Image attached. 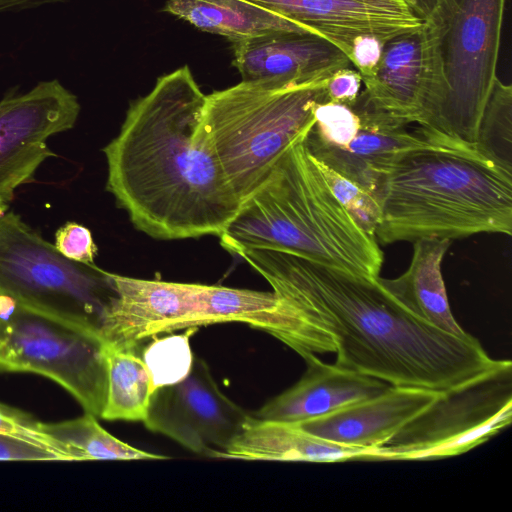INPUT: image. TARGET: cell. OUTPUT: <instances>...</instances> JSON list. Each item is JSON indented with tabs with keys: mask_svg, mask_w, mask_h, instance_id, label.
I'll list each match as a JSON object with an SVG mask.
<instances>
[{
	"mask_svg": "<svg viewBox=\"0 0 512 512\" xmlns=\"http://www.w3.org/2000/svg\"><path fill=\"white\" fill-rule=\"evenodd\" d=\"M352 106L360 117L361 126L346 147H308L319 161L358 183L376 197L380 179L395 158L406 150L427 144L430 137L420 128L410 132L406 126L382 120L356 102Z\"/></svg>",
	"mask_w": 512,
	"mask_h": 512,
	"instance_id": "ac0fdd59",
	"label": "cell"
},
{
	"mask_svg": "<svg viewBox=\"0 0 512 512\" xmlns=\"http://www.w3.org/2000/svg\"><path fill=\"white\" fill-rule=\"evenodd\" d=\"M109 276L115 297L102 333L106 343L135 349L149 337L196 328L204 284Z\"/></svg>",
	"mask_w": 512,
	"mask_h": 512,
	"instance_id": "4fadbf2b",
	"label": "cell"
},
{
	"mask_svg": "<svg viewBox=\"0 0 512 512\" xmlns=\"http://www.w3.org/2000/svg\"><path fill=\"white\" fill-rule=\"evenodd\" d=\"M307 134L284 152L241 204L219 236L220 244L233 255L268 248L377 279L383 252L334 196L307 145Z\"/></svg>",
	"mask_w": 512,
	"mask_h": 512,
	"instance_id": "277c9868",
	"label": "cell"
},
{
	"mask_svg": "<svg viewBox=\"0 0 512 512\" xmlns=\"http://www.w3.org/2000/svg\"><path fill=\"white\" fill-rule=\"evenodd\" d=\"M205 98L187 65L165 74L103 148L107 190L153 238L219 237L241 207L202 126Z\"/></svg>",
	"mask_w": 512,
	"mask_h": 512,
	"instance_id": "7a4b0ae2",
	"label": "cell"
},
{
	"mask_svg": "<svg viewBox=\"0 0 512 512\" xmlns=\"http://www.w3.org/2000/svg\"><path fill=\"white\" fill-rule=\"evenodd\" d=\"M0 461H64L56 451L28 439L0 433Z\"/></svg>",
	"mask_w": 512,
	"mask_h": 512,
	"instance_id": "f1b7e54d",
	"label": "cell"
},
{
	"mask_svg": "<svg viewBox=\"0 0 512 512\" xmlns=\"http://www.w3.org/2000/svg\"><path fill=\"white\" fill-rule=\"evenodd\" d=\"M475 147L512 168V86L498 77L481 116Z\"/></svg>",
	"mask_w": 512,
	"mask_h": 512,
	"instance_id": "cb8c5ba5",
	"label": "cell"
},
{
	"mask_svg": "<svg viewBox=\"0 0 512 512\" xmlns=\"http://www.w3.org/2000/svg\"><path fill=\"white\" fill-rule=\"evenodd\" d=\"M512 421V363L496 360L483 373L442 391L371 459L427 460L463 454Z\"/></svg>",
	"mask_w": 512,
	"mask_h": 512,
	"instance_id": "9c48e42d",
	"label": "cell"
},
{
	"mask_svg": "<svg viewBox=\"0 0 512 512\" xmlns=\"http://www.w3.org/2000/svg\"><path fill=\"white\" fill-rule=\"evenodd\" d=\"M52 449L64 461L163 460L169 457L137 449L111 435L92 414L57 423L39 422Z\"/></svg>",
	"mask_w": 512,
	"mask_h": 512,
	"instance_id": "7402d4cb",
	"label": "cell"
},
{
	"mask_svg": "<svg viewBox=\"0 0 512 512\" xmlns=\"http://www.w3.org/2000/svg\"><path fill=\"white\" fill-rule=\"evenodd\" d=\"M0 371L29 372L62 386L101 417L107 396L105 341L0 296Z\"/></svg>",
	"mask_w": 512,
	"mask_h": 512,
	"instance_id": "ba28073f",
	"label": "cell"
},
{
	"mask_svg": "<svg viewBox=\"0 0 512 512\" xmlns=\"http://www.w3.org/2000/svg\"><path fill=\"white\" fill-rule=\"evenodd\" d=\"M505 0H433L423 15L439 101L428 133L475 146L494 84Z\"/></svg>",
	"mask_w": 512,
	"mask_h": 512,
	"instance_id": "8992f818",
	"label": "cell"
},
{
	"mask_svg": "<svg viewBox=\"0 0 512 512\" xmlns=\"http://www.w3.org/2000/svg\"><path fill=\"white\" fill-rule=\"evenodd\" d=\"M163 11L232 42L277 31L314 33L296 21L249 0H168Z\"/></svg>",
	"mask_w": 512,
	"mask_h": 512,
	"instance_id": "44dd1931",
	"label": "cell"
},
{
	"mask_svg": "<svg viewBox=\"0 0 512 512\" xmlns=\"http://www.w3.org/2000/svg\"><path fill=\"white\" fill-rule=\"evenodd\" d=\"M135 349L105 342L108 387L101 418L109 421H144L155 391L151 376Z\"/></svg>",
	"mask_w": 512,
	"mask_h": 512,
	"instance_id": "603a6c76",
	"label": "cell"
},
{
	"mask_svg": "<svg viewBox=\"0 0 512 512\" xmlns=\"http://www.w3.org/2000/svg\"><path fill=\"white\" fill-rule=\"evenodd\" d=\"M307 369L293 386L267 401L254 417L299 425L385 391L390 384L328 364L315 354L303 357Z\"/></svg>",
	"mask_w": 512,
	"mask_h": 512,
	"instance_id": "e0dca14e",
	"label": "cell"
},
{
	"mask_svg": "<svg viewBox=\"0 0 512 512\" xmlns=\"http://www.w3.org/2000/svg\"><path fill=\"white\" fill-rule=\"evenodd\" d=\"M448 239L424 238L414 241L408 269L399 277L378 282L401 305L419 319L455 336L466 333L452 315L442 276Z\"/></svg>",
	"mask_w": 512,
	"mask_h": 512,
	"instance_id": "ffe728a7",
	"label": "cell"
},
{
	"mask_svg": "<svg viewBox=\"0 0 512 512\" xmlns=\"http://www.w3.org/2000/svg\"><path fill=\"white\" fill-rule=\"evenodd\" d=\"M309 28L349 59L352 42L369 35L388 39L419 29L423 15L415 0H249Z\"/></svg>",
	"mask_w": 512,
	"mask_h": 512,
	"instance_id": "5bb4252c",
	"label": "cell"
},
{
	"mask_svg": "<svg viewBox=\"0 0 512 512\" xmlns=\"http://www.w3.org/2000/svg\"><path fill=\"white\" fill-rule=\"evenodd\" d=\"M429 64L422 26L388 39L375 70L362 79L357 104L391 124L431 131L439 102Z\"/></svg>",
	"mask_w": 512,
	"mask_h": 512,
	"instance_id": "7c38bea8",
	"label": "cell"
},
{
	"mask_svg": "<svg viewBox=\"0 0 512 512\" xmlns=\"http://www.w3.org/2000/svg\"><path fill=\"white\" fill-rule=\"evenodd\" d=\"M270 284L286 320L284 344L302 357L336 353L335 365L390 385L448 390L496 360L472 335L419 319L370 279L268 248L236 253Z\"/></svg>",
	"mask_w": 512,
	"mask_h": 512,
	"instance_id": "6da1fadb",
	"label": "cell"
},
{
	"mask_svg": "<svg viewBox=\"0 0 512 512\" xmlns=\"http://www.w3.org/2000/svg\"><path fill=\"white\" fill-rule=\"evenodd\" d=\"M80 110L77 96L58 79L0 100V200L9 203L16 189L56 156L46 140L73 128Z\"/></svg>",
	"mask_w": 512,
	"mask_h": 512,
	"instance_id": "30bf717a",
	"label": "cell"
},
{
	"mask_svg": "<svg viewBox=\"0 0 512 512\" xmlns=\"http://www.w3.org/2000/svg\"><path fill=\"white\" fill-rule=\"evenodd\" d=\"M0 296L102 338L115 290L109 273L64 257L6 211L0 215Z\"/></svg>",
	"mask_w": 512,
	"mask_h": 512,
	"instance_id": "52a82bcc",
	"label": "cell"
},
{
	"mask_svg": "<svg viewBox=\"0 0 512 512\" xmlns=\"http://www.w3.org/2000/svg\"><path fill=\"white\" fill-rule=\"evenodd\" d=\"M362 84V77L358 71L342 68L334 72L326 82L328 101L354 105Z\"/></svg>",
	"mask_w": 512,
	"mask_h": 512,
	"instance_id": "4dcf8cb0",
	"label": "cell"
},
{
	"mask_svg": "<svg viewBox=\"0 0 512 512\" xmlns=\"http://www.w3.org/2000/svg\"><path fill=\"white\" fill-rule=\"evenodd\" d=\"M383 42L369 35L358 36L350 49L349 60L356 66L362 79L369 77L379 63Z\"/></svg>",
	"mask_w": 512,
	"mask_h": 512,
	"instance_id": "1f68e13d",
	"label": "cell"
},
{
	"mask_svg": "<svg viewBox=\"0 0 512 512\" xmlns=\"http://www.w3.org/2000/svg\"><path fill=\"white\" fill-rule=\"evenodd\" d=\"M314 118V125L306 136L307 144L312 148H344L361 126L353 106L328 100L316 105Z\"/></svg>",
	"mask_w": 512,
	"mask_h": 512,
	"instance_id": "484cf974",
	"label": "cell"
},
{
	"mask_svg": "<svg viewBox=\"0 0 512 512\" xmlns=\"http://www.w3.org/2000/svg\"><path fill=\"white\" fill-rule=\"evenodd\" d=\"M372 450L342 445L315 436L299 425L258 419L250 415L238 435L210 457L334 463L354 459H371Z\"/></svg>",
	"mask_w": 512,
	"mask_h": 512,
	"instance_id": "d6986e66",
	"label": "cell"
},
{
	"mask_svg": "<svg viewBox=\"0 0 512 512\" xmlns=\"http://www.w3.org/2000/svg\"><path fill=\"white\" fill-rule=\"evenodd\" d=\"M30 5L31 0H0V15L27 11Z\"/></svg>",
	"mask_w": 512,
	"mask_h": 512,
	"instance_id": "d6a6232c",
	"label": "cell"
},
{
	"mask_svg": "<svg viewBox=\"0 0 512 512\" xmlns=\"http://www.w3.org/2000/svg\"><path fill=\"white\" fill-rule=\"evenodd\" d=\"M328 78L306 83L242 80L206 95L202 126L241 204L284 152L310 131L316 105L328 100Z\"/></svg>",
	"mask_w": 512,
	"mask_h": 512,
	"instance_id": "5b68a950",
	"label": "cell"
},
{
	"mask_svg": "<svg viewBox=\"0 0 512 512\" xmlns=\"http://www.w3.org/2000/svg\"><path fill=\"white\" fill-rule=\"evenodd\" d=\"M9 209V203L0 200V215L4 214Z\"/></svg>",
	"mask_w": 512,
	"mask_h": 512,
	"instance_id": "836d02e7",
	"label": "cell"
},
{
	"mask_svg": "<svg viewBox=\"0 0 512 512\" xmlns=\"http://www.w3.org/2000/svg\"><path fill=\"white\" fill-rule=\"evenodd\" d=\"M233 53L244 81L306 83L328 78L350 64L338 47L311 32L277 31L233 42Z\"/></svg>",
	"mask_w": 512,
	"mask_h": 512,
	"instance_id": "9a60e30c",
	"label": "cell"
},
{
	"mask_svg": "<svg viewBox=\"0 0 512 512\" xmlns=\"http://www.w3.org/2000/svg\"><path fill=\"white\" fill-rule=\"evenodd\" d=\"M399 154L376 192L377 242L512 233V168L475 146L428 134Z\"/></svg>",
	"mask_w": 512,
	"mask_h": 512,
	"instance_id": "3957f363",
	"label": "cell"
},
{
	"mask_svg": "<svg viewBox=\"0 0 512 512\" xmlns=\"http://www.w3.org/2000/svg\"><path fill=\"white\" fill-rule=\"evenodd\" d=\"M315 159L336 199L367 234L375 237L381 214L377 198L358 183Z\"/></svg>",
	"mask_w": 512,
	"mask_h": 512,
	"instance_id": "4316f807",
	"label": "cell"
},
{
	"mask_svg": "<svg viewBox=\"0 0 512 512\" xmlns=\"http://www.w3.org/2000/svg\"><path fill=\"white\" fill-rule=\"evenodd\" d=\"M198 328H187L182 334L154 338L143 350L144 361L156 388L174 385L190 372L193 354L190 337Z\"/></svg>",
	"mask_w": 512,
	"mask_h": 512,
	"instance_id": "d4e9b609",
	"label": "cell"
},
{
	"mask_svg": "<svg viewBox=\"0 0 512 512\" xmlns=\"http://www.w3.org/2000/svg\"><path fill=\"white\" fill-rule=\"evenodd\" d=\"M55 248L66 258L83 263L94 264L97 246L91 231L76 222L68 221L55 232Z\"/></svg>",
	"mask_w": 512,
	"mask_h": 512,
	"instance_id": "83f0119b",
	"label": "cell"
},
{
	"mask_svg": "<svg viewBox=\"0 0 512 512\" xmlns=\"http://www.w3.org/2000/svg\"><path fill=\"white\" fill-rule=\"evenodd\" d=\"M0 433L22 437L52 449L44 434L39 430L37 420L30 414L3 403H0Z\"/></svg>",
	"mask_w": 512,
	"mask_h": 512,
	"instance_id": "f546056e",
	"label": "cell"
},
{
	"mask_svg": "<svg viewBox=\"0 0 512 512\" xmlns=\"http://www.w3.org/2000/svg\"><path fill=\"white\" fill-rule=\"evenodd\" d=\"M439 393L426 388L390 385L379 395L299 426L325 440L373 452L431 404Z\"/></svg>",
	"mask_w": 512,
	"mask_h": 512,
	"instance_id": "2e32d148",
	"label": "cell"
},
{
	"mask_svg": "<svg viewBox=\"0 0 512 512\" xmlns=\"http://www.w3.org/2000/svg\"><path fill=\"white\" fill-rule=\"evenodd\" d=\"M249 417L222 393L207 363L194 358L182 381L155 389L143 423L150 431L209 456L226 448Z\"/></svg>",
	"mask_w": 512,
	"mask_h": 512,
	"instance_id": "8fae6325",
	"label": "cell"
}]
</instances>
